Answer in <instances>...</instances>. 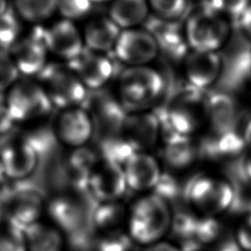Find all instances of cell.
I'll return each mask as SVG.
<instances>
[{"label":"cell","mask_w":251,"mask_h":251,"mask_svg":"<svg viewBox=\"0 0 251 251\" xmlns=\"http://www.w3.org/2000/svg\"><path fill=\"white\" fill-rule=\"evenodd\" d=\"M100 152L104 161L124 167L138 150L126 136L118 135L103 138L100 142Z\"/></svg>","instance_id":"obj_29"},{"label":"cell","mask_w":251,"mask_h":251,"mask_svg":"<svg viewBox=\"0 0 251 251\" xmlns=\"http://www.w3.org/2000/svg\"><path fill=\"white\" fill-rule=\"evenodd\" d=\"M5 177H6V176L4 174V170H3V167H2L1 162H0V188L4 185L3 183H4V180H5Z\"/></svg>","instance_id":"obj_45"},{"label":"cell","mask_w":251,"mask_h":251,"mask_svg":"<svg viewBox=\"0 0 251 251\" xmlns=\"http://www.w3.org/2000/svg\"><path fill=\"white\" fill-rule=\"evenodd\" d=\"M59 0H14L15 11L21 20L40 24L53 16Z\"/></svg>","instance_id":"obj_28"},{"label":"cell","mask_w":251,"mask_h":251,"mask_svg":"<svg viewBox=\"0 0 251 251\" xmlns=\"http://www.w3.org/2000/svg\"><path fill=\"white\" fill-rule=\"evenodd\" d=\"M126 189L123 167L103 160L98 162L91 172L85 193L97 203L114 202L118 201Z\"/></svg>","instance_id":"obj_9"},{"label":"cell","mask_w":251,"mask_h":251,"mask_svg":"<svg viewBox=\"0 0 251 251\" xmlns=\"http://www.w3.org/2000/svg\"><path fill=\"white\" fill-rule=\"evenodd\" d=\"M198 146H195L189 136L171 134L165 137L163 157L168 166L175 170H182L198 158Z\"/></svg>","instance_id":"obj_25"},{"label":"cell","mask_w":251,"mask_h":251,"mask_svg":"<svg viewBox=\"0 0 251 251\" xmlns=\"http://www.w3.org/2000/svg\"><path fill=\"white\" fill-rule=\"evenodd\" d=\"M230 179L251 183V154L237 158L231 164Z\"/></svg>","instance_id":"obj_38"},{"label":"cell","mask_w":251,"mask_h":251,"mask_svg":"<svg viewBox=\"0 0 251 251\" xmlns=\"http://www.w3.org/2000/svg\"><path fill=\"white\" fill-rule=\"evenodd\" d=\"M24 230L8 221L0 224V251H25Z\"/></svg>","instance_id":"obj_32"},{"label":"cell","mask_w":251,"mask_h":251,"mask_svg":"<svg viewBox=\"0 0 251 251\" xmlns=\"http://www.w3.org/2000/svg\"><path fill=\"white\" fill-rule=\"evenodd\" d=\"M152 193L162 198L170 206L175 205L179 199L184 200V184L182 185L174 176L163 173Z\"/></svg>","instance_id":"obj_31"},{"label":"cell","mask_w":251,"mask_h":251,"mask_svg":"<svg viewBox=\"0 0 251 251\" xmlns=\"http://www.w3.org/2000/svg\"><path fill=\"white\" fill-rule=\"evenodd\" d=\"M123 169L127 188L139 192L153 190L163 174L157 160L141 151L134 153Z\"/></svg>","instance_id":"obj_16"},{"label":"cell","mask_w":251,"mask_h":251,"mask_svg":"<svg viewBox=\"0 0 251 251\" xmlns=\"http://www.w3.org/2000/svg\"><path fill=\"white\" fill-rule=\"evenodd\" d=\"M20 73L9 51L0 49V92L8 91L17 81Z\"/></svg>","instance_id":"obj_35"},{"label":"cell","mask_w":251,"mask_h":251,"mask_svg":"<svg viewBox=\"0 0 251 251\" xmlns=\"http://www.w3.org/2000/svg\"><path fill=\"white\" fill-rule=\"evenodd\" d=\"M0 200L6 221L25 230L37 222L43 209V190L35 182L18 180L0 188Z\"/></svg>","instance_id":"obj_3"},{"label":"cell","mask_w":251,"mask_h":251,"mask_svg":"<svg viewBox=\"0 0 251 251\" xmlns=\"http://www.w3.org/2000/svg\"><path fill=\"white\" fill-rule=\"evenodd\" d=\"M92 106L93 114L90 115L102 139L123 133L127 115L121 102L108 95H99L92 102Z\"/></svg>","instance_id":"obj_20"},{"label":"cell","mask_w":251,"mask_h":251,"mask_svg":"<svg viewBox=\"0 0 251 251\" xmlns=\"http://www.w3.org/2000/svg\"><path fill=\"white\" fill-rule=\"evenodd\" d=\"M14 124L15 122L8 111L5 101L0 102V134L9 132L12 129Z\"/></svg>","instance_id":"obj_40"},{"label":"cell","mask_w":251,"mask_h":251,"mask_svg":"<svg viewBox=\"0 0 251 251\" xmlns=\"http://www.w3.org/2000/svg\"><path fill=\"white\" fill-rule=\"evenodd\" d=\"M143 251H182V250L177 244L161 240L151 245L145 246Z\"/></svg>","instance_id":"obj_41"},{"label":"cell","mask_w":251,"mask_h":251,"mask_svg":"<svg viewBox=\"0 0 251 251\" xmlns=\"http://www.w3.org/2000/svg\"><path fill=\"white\" fill-rule=\"evenodd\" d=\"M221 59L220 90L227 92L241 87L251 75V43L240 30L228 38Z\"/></svg>","instance_id":"obj_8"},{"label":"cell","mask_w":251,"mask_h":251,"mask_svg":"<svg viewBox=\"0 0 251 251\" xmlns=\"http://www.w3.org/2000/svg\"><path fill=\"white\" fill-rule=\"evenodd\" d=\"M9 9L8 0H0V16L3 15Z\"/></svg>","instance_id":"obj_44"},{"label":"cell","mask_w":251,"mask_h":251,"mask_svg":"<svg viewBox=\"0 0 251 251\" xmlns=\"http://www.w3.org/2000/svg\"><path fill=\"white\" fill-rule=\"evenodd\" d=\"M120 33V27L109 17L94 18L84 26V46L98 53L109 51L115 47Z\"/></svg>","instance_id":"obj_23"},{"label":"cell","mask_w":251,"mask_h":251,"mask_svg":"<svg viewBox=\"0 0 251 251\" xmlns=\"http://www.w3.org/2000/svg\"><path fill=\"white\" fill-rule=\"evenodd\" d=\"M249 6V0H207L204 8L215 14H224L238 21Z\"/></svg>","instance_id":"obj_33"},{"label":"cell","mask_w":251,"mask_h":251,"mask_svg":"<svg viewBox=\"0 0 251 251\" xmlns=\"http://www.w3.org/2000/svg\"><path fill=\"white\" fill-rule=\"evenodd\" d=\"M173 219L172 207L154 193L136 199L127 213V234L131 240L148 246L170 232Z\"/></svg>","instance_id":"obj_1"},{"label":"cell","mask_w":251,"mask_h":251,"mask_svg":"<svg viewBox=\"0 0 251 251\" xmlns=\"http://www.w3.org/2000/svg\"><path fill=\"white\" fill-rule=\"evenodd\" d=\"M91 8L90 0H59L57 11L63 19L75 22L86 17Z\"/></svg>","instance_id":"obj_34"},{"label":"cell","mask_w":251,"mask_h":251,"mask_svg":"<svg viewBox=\"0 0 251 251\" xmlns=\"http://www.w3.org/2000/svg\"><path fill=\"white\" fill-rule=\"evenodd\" d=\"M229 32L228 23L204 7L189 17L185 26L186 42L194 51L215 52L229 38Z\"/></svg>","instance_id":"obj_7"},{"label":"cell","mask_w":251,"mask_h":251,"mask_svg":"<svg viewBox=\"0 0 251 251\" xmlns=\"http://www.w3.org/2000/svg\"><path fill=\"white\" fill-rule=\"evenodd\" d=\"M234 187L228 178L198 174L184 184V201L201 216L218 217L229 211Z\"/></svg>","instance_id":"obj_2"},{"label":"cell","mask_w":251,"mask_h":251,"mask_svg":"<svg viewBox=\"0 0 251 251\" xmlns=\"http://www.w3.org/2000/svg\"><path fill=\"white\" fill-rule=\"evenodd\" d=\"M37 77L53 107H80L87 99V88L68 65L47 64Z\"/></svg>","instance_id":"obj_5"},{"label":"cell","mask_w":251,"mask_h":251,"mask_svg":"<svg viewBox=\"0 0 251 251\" xmlns=\"http://www.w3.org/2000/svg\"><path fill=\"white\" fill-rule=\"evenodd\" d=\"M132 242L129 235L125 232L103 235L95 239L98 251H131Z\"/></svg>","instance_id":"obj_37"},{"label":"cell","mask_w":251,"mask_h":251,"mask_svg":"<svg viewBox=\"0 0 251 251\" xmlns=\"http://www.w3.org/2000/svg\"><path fill=\"white\" fill-rule=\"evenodd\" d=\"M21 18L10 8L0 16V49L9 51L21 36Z\"/></svg>","instance_id":"obj_30"},{"label":"cell","mask_w":251,"mask_h":251,"mask_svg":"<svg viewBox=\"0 0 251 251\" xmlns=\"http://www.w3.org/2000/svg\"><path fill=\"white\" fill-rule=\"evenodd\" d=\"M40 156L26 139L10 140L0 147V162L7 177L25 180L32 175L39 163Z\"/></svg>","instance_id":"obj_10"},{"label":"cell","mask_w":251,"mask_h":251,"mask_svg":"<svg viewBox=\"0 0 251 251\" xmlns=\"http://www.w3.org/2000/svg\"><path fill=\"white\" fill-rule=\"evenodd\" d=\"M24 233L30 251H61L63 248L62 234L53 226L36 222L27 226Z\"/></svg>","instance_id":"obj_26"},{"label":"cell","mask_w":251,"mask_h":251,"mask_svg":"<svg viewBox=\"0 0 251 251\" xmlns=\"http://www.w3.org/2000/svg\"><path fill=\"white\" fill-rule=\"evenodd\" d=\"M206 117L209 119L213 134H224L236 130L237 107L232 97L218 90L206 95Z\"/></svg>","instance_id":"obj_17"},{"label":"cell","mask_w":251,"mask_h":251,"mask_svg":"<svg viewBox=\"0 0 251 251\" xmlns=\"http://www.w3.org/2000/svg\"><path fill=\"white\" fill-rule=\"evenodd\" d=\"M5 103L15 123H27L46 117L53 105L39 82L17 81L6 93Z\"/></svg>","instance_id":"obj_6"},{"label":"cell","mask_w":251,"mask_h":251,"mask_svg":"<svg viewBox=\"0 0 251 251\" xmlns=\"http://www.w3.org/2000/svg\"><path fill=\"white\" fill-rule=\"evenodd\" d=\"M148 13L146 0H114L109 18L119 26L130 28L145 21Z\"/></svg>","instance_id":"obj_27"},{"label":"cell","mask_w":251,"mask_h":251,"mask_svg":"<svg viewBox=\"0 0 251 251\" xmlns=\"http://www.w3.org/2000/svg\"><path fill=\"white\" fill-rule=\"evenodd\" d=\"M43 26H35L28 35L21 37L9 50L20 74L38 75L46 67L48 50L43 41Z\"/></svg>","instance_id":"obj_11"},{"label":"cell","mask_w":251,"mask_h":251,"mask_svg":"<svg viewBox=\"0 0 251 251\" xmlns=\"http://www.w3.org/2000/svg\"><path fill=\"white\" fill-rule=\"evenodd\" d=\"M196 251H210V250H208L207 248L205 249V247H203V248H200V249H198V250H196Z\"/></svg>","instance_id":"obj_47"},{"label":"cell","mask_w":251,"mask_h":251,"mask_svg":"<svg viewBox=\"0 0 251 251\" xmlns=\"http://www.w3.org/2000/svg\"><path fill=\"white\" fill-rule=\"evenodd\" d=\"M242 137L244 139L245 144L251 147V119L246 123V125L244 126Z\"/></svg>","instance_id":"obj_43"},{"label":"cell","mask_w":251,"mask_h":251,"mask_svg":"<svg viewBox=\"0 0 251 251\" xmlns=\"http://www.w3.org/2000/svg\"><path fill=\"white\" fill-rule=\"evenodd\" d=\"M232 185L234 187V197L228 212L243 216L251 214V183L240 181L232 183Z\"/></svg>","instance_id":"obj_36"},{"label":"cell","mask_w":251,"mask_h":251,"mask_svg":"<svg viewBox=\"0 0 251 251\" xmlns=\"http://www.w3.org/2000/svg\"><path fill=\"white\" fill-rule=\"evenodd\" d=\"M222 72V59L216 52L193 51L185 60V75L188 83L204 91L215 80L219 79Z\"/></svg>","instance_id":"obj_18"},{"label":"cell","mask_w":251,"mask_h":251,"mask_svg":"<svg viewBox=\"0 0 251 251\" xmlns=\"http://www.w3.org/2000/svg\"><path fill=\"white\" fill-rule=\"evenodd\" d=\"M166 91L163 75L148 67H130L120 77V99L126 111L147 108Z\"/></svg>","instance_id":"obj_4"},{"label":"cell","mask_w":251,"mask_h":251,"mask_svg":"<svg viewBox=\"0 0 251 251\" xmlns=\"http://www.w3.org/2000/svg\"><path fill=\"white\" fill-rule=\"evenodd\" d=\"M127 210L119 201L97 203L92 212L94 232L111 235L124 232L127 225Z\"/></svg>","instance_id":"obj_24"},{"label":"cell","mask_w":251,"mask_h":251,"mask_svg":"<svg viewBox=\"0 0 251 251\" xmlns=\"http://www.w3.org/2000/svg\"><path fill=\"white\" fill-rule=\"evenodd\" d=\"M95 129L88 110L74 107L62 110L55 124V134L64 144L75 149L83 147Z\"/></svg>","instance_id":"obj_12"},{"label":"cell","mask_w":251,"mask_h":251,"mask_svg":"<svg viewBox=\"0 0 251 251\" xmlns=\"http://www.w3.org/2000/svg\"><path fill=\"white\" fill-rule=\"evenodd\" d=\"M246 144L236 130L224 134H212L204 138L199 146V157L210 160L239 158Z\"/></svg>","instance_id":"obj_22"},{"label":"cell","mask_w":251,"mask_h":251,"mask_svg":"<svg viewBox=\"0 0 251 251\" xmlns=\"http://www.w3.org/2000/svg\"><path fill=\"white\" fill-rule=\"evenodd\" d=\"M106 1H110V0H90L91 3H102V2H106Z\"/></svg>","instance_id":"obj_46"},{"label":"cell","mask_w":251,"mask_h":251,"mask_svg":"<svg viewBox=\"0 0 251 251\" xmlns=\"http://www.w3.org/2000/svg\"><path fill=\"white\" fill-rule=\"evenodd\" d=\"M234 234L240 249L242 251H251V214L243 216Z\"/></svg>","instance_id":"obj_39"},{"label":"cell","mask_w":251,"mask_h":251,"mask_svg":"<svg viewBox=\"0 0 251 251\" xmlns=\"http://www.w3.org/2000/svg\"><path fill=\"white\" fill-rule=\"evenodd\" d=\"M160 128L161 126L155 113H144L127 116L123 133L138 151H141L143 148L155 145Z\"/></svg>","instance_id":"obj_21"},{"label":"cell","mask_w":251,"mask_h":251,"mask_svg":"<svg viewBox=\"0 0 251 251\" xmlns=\"http://www.w3.org/2000/svg\"><path fill=\"white\" fill-rule=\"evenodd\" d=\"M43 41L48 52L66 60L76 58L84 50L82 33L74 22L61 19L42 29Z\"/></svg>","instance_id":"obj_13"},{"label":"cell","mask_w":251,"mask_h":251,"mask_svg":"<svg viewBox=\"0 0 251 251\" xmlns=\"http://www.w3.org/2000/svg\"><path fill=\"white\" fill-rule=\"evenodd\" d=\"M158 48L156 40L147 30L128 28L121 31L114 52L121 62L137 67L153 60Z\"/></svg>","instance_id":"obj_14"},{"label":"cell","mask_w":251,"mask_h":251,"mask_svg":"<svg viewBox=\"0 0 251 251\" xmlns=\"http://www.w3.org/2000/svg\"><path fill=\"white\" fill-rule=\"evenodd\" d=\"M87 89H99L113 76L115 67L113 62L103 55L87 48L76 58L67 63Z\"/></svg>","instance_id":"obj_15"},{"label":"cell","mask_w":251,"mask_h":251,"mask_svg":"<svg viewBox=\"0 0 251 251\" xmlns=\"http://www.w3.org/2000/svg\"><path fill=\"white\" fill-rule=\"evenodd\" d=\"M237 22L239 28L245 33V35L251 37V4H249Z\"/></svg>","instance_id":"obj_42"},{"label":"cell","mask_w":251,"mask_h":251,"mask_svg":"<svg viewBox=\"0 0 251 251\" xmlns=\"http://www.w3.org/2000/svg\"><path fill=\"white\" fill-rule=\"evenodd\" d=\"M145 28L168 57L177 60L186 54L187 42L183 39L178 25L174 21L151 17L146 20Z\"/></svg>","instance_id":"obj_19"}]
</instances>
